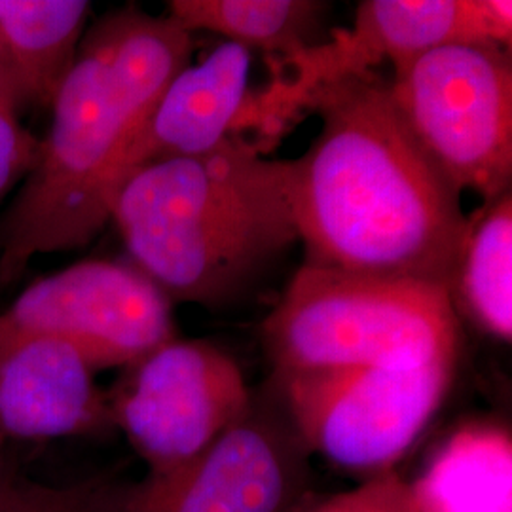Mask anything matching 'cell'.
Wrapping results in <instances>:
<instances>
[{
	"label": "cell",
	"mask_w": 512,
	"mask_h": 512,
	"mask_svg": "<svg viewBox=\"0 0 512 512\" xmlns=\"http://www.w3.org/2000/svg\"><path fill=\"white\" fill-rule=\"evenodd\" d=\"M4 440L0 439V499L6 494V490L10 488V484L16 480V476L12 475V471L8 469V463L4 458Z\"/></svg>",
	"instance_id": "cell-21"
},
{
	"label": "cell",
	"mask_w": 512,
	"mask_h": 512,
	"mask_svg": "<svg viewBox=\"0 0 512 512\" xmlns=\"http://www.w3.org/2000/svg\"><path fill=\"white\" fill-rule=\"evenodd\" d=\"M302 109L321 116L311 147L289 160L304 266L450 291L469 217L404 122L389 80L349 76L313 90Z\"/></svg>",
	"instance_id": "cell-1"
},
{
	"label": "cell",
	"mask_w": 512,
	"mask_h": 512,
	"mask_svg": "<svg viewBox=\"0 0 512 512\" xmlns=\"http://www.w3.org/2000/svg\"><path fill=\"white\" fill-rule=\"evenodd\" d=\"M169 18L184 31H207L268 61H283L317 44L329 4L315 0H171Z\"/></svg>",
	"instance_id": "cell-16"
},
{
	"label": "cell",
	"mask_w": 512,
	"mask_h": 512,
	"mask_svg": "<svg viewBox=\"0 0 512 512\" xmlns=\"http://www.w3.org/2000/svg\"><path fill=\"white\" fill-rule=\"evenodd\" d=\"M274 370L412 368L459 359L448 289L302 266L262 323Z\"/></svg>",
	"instance_id": "cell-4"
},
{
	"label": "cell",
	"mask_w": 512,
	"mask_h": 512,
	"mask_svg": "<svg viewBox=\"0 0 512 512\" xmlns=\"http://www.w3.org/2000/svg\"><path fill=\"white\" fill-rule=\"evenodd\" d=\"M107 397L110 421L147 463V475L160 476L219 439L245 410L251 389L219 346L173 338L126 366Z\"/></svg>",
	"instance_id": "cell-9"
},
{
	"label": "cell",
	"mask_w": 512,
	"mask_h": 512,
	"mask_svg": "<svg viewBox=\"0 0 512 512\" xmlns=\"http://www.w3.org/2000/svg\"><path fill=\"white\" fill-rule=\"evenodd\" d=\"M107 490L97 480L48 486L16 478L0 499V512H103Z\"/></svg>",
	"instance_id": "cell-18"
},
{
	"label": "cell",
	"mask_w": 512,
	"mask_h": 512,
	"mask_svg": "<svg viewBox=\"0 0 512 512\" xmlns=\"http://www.w3.org/2000/svg\"><path fill=\"white\" fill-rule=\"evenodd\" d=\"M40 143L19 126L18 114L0 103V198L37 164Z\"/></svg>",
	"instance_id": "cell-19"
},
{
	"label": "cell",
	"mask_w": 512,
	"mask_h": 512,
	"mask_svg": "<svg viewBox=\"0 0 512 512\" xmlns=\"http://www.w3.org/2000/svg\"><path fill=\"white\" fill-rule=\"evenodd\" d=\"M393 103L458 188L494 202L511 192V50L448 44L393 69Z\"/></svg>",
	"instance_id": "cell-6"
},
{
	"label": "cell",
	"mask_w": 512,
	"mask_h": 512,
	"mask_svg": "<svg viewBox=\"0 0 512 512\" xmlns=\"http://www.w3.org/2000/svg\"><path fill=\"white\" fill-rule=\"evenodd\" d=\"M109 421V397L73 346L35 334L0 338V439H63Z\"/></svg>",
	"instance_id": "cell-12"
},
{
	"label": "cell",
	"mask_w": 512,
	"mask_h": 512,
	"mask_svg": "<svg viewBox=\"0 0 512 512\" xmlns=\"http://www.w3.org/2000/svg\"><path fill=\"white\" fill-rule=\"evenodd\" d=\"M129 262L175 302L219 308L298 243L289 160L239 135L133 173L110 219Z\"/></svg>",
	"instance_id": "cell-3"
},
{
	"label": "cell",
	"mask_w": 512,
	"mask_h": 512,
	"mask_svg": "<svg viewBox=\"0 0 512 512\" xmlns=\"http://www.w3.org/2000/svg\"><path fill=\"white\" fill-rule=\"evenodd\" d=\"M86 0H0V40L25 105L50 107L84 37Z\"/></svg>",
	"instance_id": "cell-14"
},
{
	"label": "cell",
	"mask_w": 512,
	"mask_h": 512,
	"mask_svg": "<svg viewBox=\"0 0 512 512\" xmlns=\"http://www.w3.org/2000/svg\"><path fill=\"white\" fill-rule=\"evenodd\" d=\"M289 512H416V507L408 480L399 471H389L344 492H311Z\"/></svg>",
	"instance_id": "cell-17"
},
{
	"label": "cell",
	"mask_w": 512,
	"mask_h": 512,
	"mask_svg": "<svg viewBox=\"0 0 512 512\" xmlns=\"http://www.w3.org/2000/svg\"><path fill=\"white\" fill-rule=\"evenodd\" d=\"M253 52L222 42L165 88L129 145L116 175V194L133 173L162 160L211 152L245 126L251 103Z\"/></svg>",
	"instance_id": "cell-11"
},
{
	"label": "cell",
	"mask_w": 512,
	"mask_h": 512,
	"mask_svg": "<svg viewBox=\"0 0 512 512\" xmlns=\"http://www.w3.org/2000/svg\"><path fill=\"white\" fill-rule=\"evenodd\" d=\"M452 306L478 329L512 340V194L486 202L473 217L450 285Z\"/></svg>",
	"instance_id": "cell-15"
},
{
	"label": "cell",
	"mask_w": 512,
	"mask_h": 512,
	"mask_svg": "<svg viewBox=\"0 0 512 512\" xmlns=\"http://www.w3.org/2000/svg\"><path fill=\"white\" fill-rule=\"evenodd\" d=\"M194 35L137 6L84 33L52 101V126L2 228L0 285L37 255L73 251L109 222L116 175L167 84L190 65Z\"/></svg>",
	"instance_id": "cell-2"
},
{
	"label": "cell",
	"mask_w": 512,
	"mask_h": 512,
	"mask_svg": "<svg viewBox=\"0 0 512 512\" xmlns=\"http://www.w3.org/2000/svg\"><path fill=\"white\" fill-rule=\"evenodd\" d=\"M458 361L274 370L270 380L311 456L366 480L397 471L439 414Z\"/></svg>",
	"instance_id": "cell-5"
},
{
	"label": "cell",
	"mask_w": 512,
	"mask_h": 512,
	"mask_svg": "<svg viewBox=\"0 0 512 512\" xmlns=\"http://www.w3.org/2000/svg\"><path fill=\"white\" fill-rule=\"evenodd\" d=\"M511 42V0H363L349 27L332 29L327 40L294 57L270 61L293 74H275L272 86L253 97L251 124L277 131L313 90L374 73L384 61L397 69L448 44L511 50Z\"/></svg>",
	"instance_id": "cell-8"
},
{
	"label": "cell",
	"mask_w": 512,
	"mask_h": 512,
	"mask_svg": "<svg viewBox=\"0 0 512 512\" xmlns=\"http://www.w3.org/2000/svg\"><path fill=\"white\" fill-rule=\"evenodd\" d=\"M50 336L93 370L137 363L177 338L173 302L131 262L84 260L38 279L0 315V338Z\"/></svg>",
	"instance_id": "cell-10"
},
{
	"label": "cell",
	"mask_w": 512,
	"mask_h": 512,
	"mask_svg": "<svg viewBox=\"0 0 512 512\" xmlns=\"http://www.w3.org/2000/svg\"><path fill=\"white\" fill-rule=\"evenodd\" d=\"M408 484L416 512H512L511 433L486 421L465 423Z\"/></svg>",
	"instance_id": "cell-13"
},
{
	"label": "cell",
	"mask_w": 512,
	"mask_h": 512,
	"mask_svg": "<svg viewBox=\"0 0 512 512\" xmlns=\"http://www.w3.org/2000/svg\"><path fill=\"white\" fill-rule=\"evenodd\" d=\"M0 103L18 114L19 109L25 105L23 93L19 88L18 78L12 71V65L8 61L6 50L0 40Z\"/></svg>",
	"instance_id": "cell-20"
},
{
	"label": "cell",
	"mask_w": 512,
	"mask_h": 512,
	"mask_svg": "<svg viewBox=\"0 0 512 512\" xmlns=\"http://www.w3.org/2000/svg\"><path fill=\"white\" fill-rule=\"evenodd\" d=\"M311 458L268 378L203 454L173 473L109 488L103 512H289L313 492Z\"/></svg>",
	"instance_id": "cell-7"
}]
</instances>
